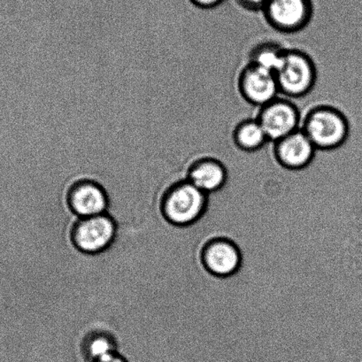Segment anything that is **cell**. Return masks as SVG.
Wrapping results in <instances>:
<instances>
[{
	"instance_id": "cell-12",
	"label": "cell",
	"mask_w": 362,
	"mask_h": 362,
	"mask_svg": "<svg viewBox=\"0 0 362 362\" xmlns=\"http://www.w3.org/2000/svg\"><path fill=\"white\" fill-rule=\"evenodd\" d=\"M233 141L241 151L254 153L269 142L264 129L257 119H247L239 122L233 132Z\"/></svg>"
},
{
	"instance_id": "cell-11",
	"label": "cell",
	"mask_w": 362,
	"mask_h": 362,
	"mask_svg": "<svg viewBox=\"0 0 362 362\" xmlns=\"http://www.w3.org/2000/svg\"><path fill=\"white\" fill-rule=\"evenodd\" d=\"M228 168L221 160L204 157L189 165L186 179L207 195L221 191L228 182Z\"/></svg>"
},
{
	"instance_id": "cell-9",
	"label": "cell",
	"mask_w": 362,
	"mask_h": 362,
	"mask_svg": "<svg viewBox=\"0 0 362 362\" xmlns=\"http://www.w3.org/2000/svg\"><path fill=\"white\" fill-rule=\"evenodd\" d=\"M202 258L207 272L218 277L234 275L243 261L240 249L228 238L209 241L203 248Z\"/></svg>"
},
{
	"instance_id": "cell-8",
	"label": "cell",
	"mask_w": 362,
	"mask_h": 362,
	"mask_svg": "<svg viewBox=\"0 0 362 362\" xmlns=\"http://www.w3.org/2000/svg\"><path fill=\"white\" fill-rule=\"evenodd\" d=\"M316 148L301 129L274 143V156L281 167L291 171L310 166Z\"/></svg>"
},
{
	"instance_id": "cell-1",
	"label": "cell",
	"mask_w": 362,
	"mask_h": 362,
	"mask_svg": "<svg viewBox=\"0 0 362 362\" xmlns=\"http://www.w3.org/2000/svg\"><path fill=\"white\" fill-rule=\"evenodd\" d=\"M300 129L316 150L332 151L346 142L350 124L339 109L320 105L310 109L301 122Z\"/></svg>"
},
{
	"instance_id": "cell-7",
	"label": "cell",
	"mask_w": 362,
	"mask_h": 362,
	"mask_svg": "<svg viewBox=\"0 0 362 362\" xmlns=\"http://www.w3.org/2000/svg\"><path fill=\"white\" fill-rule=\"evenodd\" d=\"M115 231L114 221L105 214L82 218L74 228V244L87 254H96L111 245Z\"/></svg>"
},
{
	"instance_id": "cell-14",
	"label": "cell",
	"mask_w": 362,
	"mask_h": 362,
	"mask_svg": "<svg viewBox=\"0 0 362 362\" xmlns=\"http://www.w3.org/2000/svg\"><path fill=\"white\" fill-rule=\"evenodd\" d=\"M116 354L112 341L105 335L91 337L86 344V355L91 362H100Z\"/></svg>"
},
{
	"instance_id": "cell-3",
	"label": "cell",
	"mask_w": 362,
	"mask_h": 362,
	"mask_svg": "<svg viewBox=\"0 0 362 362\" xmlns=\"http://www.w3.org/2000/svg\"><path fill=\"white\" fill-rule=\"evenodd\" d=\"M280 93L288 98H301L315 86L317 72L314 61L297 49L286 50L282 64L275 73Z\"/></svg>"
},
{
	"instance_id": "cell-10",
	"label": "cell",
	"mask_w": 362,
	"mask_h": 362,
	"mask_svg": "<svg viewBox=\"0 0 362 362\" xmlns=\"http://www.w3.org/2000/svg\"><path fill=\"white\" fill-rule=\"evenodd\" d=\"M68 202L73 212L82 218L104 214L108 205L104 188L90 179L77 181L70 187Z\"/></svg>"
},
{
	"instance_id": "cell-17",
	"label": "cell",
	"mask_w": 362,
	"mask_h": 362,
	"mask_svg": "<svg viewBox=\"0 0 362 362\" xmlns=\"http://www.w3.org/2000/svg\"><path fill=\"white\" fill-rule=\"evenodd\" d=\"M100 362H127L124 360V358L119 356L118 354L112 355V357L107 358V360H105L103 361Z\"/></svg>"
},
{
	"instance_id": "cell-6",
	"label": "cell",
	"mask_w": 362,
	"mask_h": 362,
	"mask_svg": "<svg viewBox=\"0 0 362 362\" xmlns=\"http://www.w3.org/2000/svg\"><path fill=\"white\" fill-rule=\"evenodd\" d=\"M239 93L259 108L275 100L280 93L275 74L249 62L238 78Z\"/></svg>"
},
{
	"instance_id": "cell-15",
	"label": "cell",
	"mask_w": 362,
	"mask_h": 362,
	"mask_svg": "<svg viewBox=\"0 0 362 362\" xmlns=\"http://www.w3.org/2000/svg\"><path fill=\"white\" fill-rule=\"evenodd\" d=\"M242 8L249 11H263L270 0H235Z\"/></svg>"
},
{
	"instance_id": "cell-2",
	"label": "cell",
	"mask_w": 362,
	"mask_h": 362,
	"mask_svg": "<svg viewBox=\"0 0 362 362\" xmlns=\"http://www.w3.org/2000/svg\"><path fill=\"white\" fill-rule=\"evenodd\" d=\"M209 205L206 194L187 179L171 185L163 197L165 218L175 227H188L194 224L205 214Z\"/></svg>"
},
{
	"instance_id": "cell-5",
	"label": "cell",
	"mask_w": 362,
	"mask_h": 362,
	"mask_svg": "<svg viewBox=\"0 0 362 362\" xmlns=\"http://www.w3.org/2000/svg\"><path fill=\"white\" fill-rule=\"evenodd\" d=\"M262 12L273 29L290 34L305 29L314 10L312 0H270Z\"/></svg>"
},
{
	"instance_id": "cell-4",
	"label": "cell",
	"mask_w": 362,
	"mask_h": 362,
	"mask_svg": "<svg viewBox=\"0 0 362 362\" xmlns=\"http://www.w3.org/2000/svg\"><path fill=\"white\" fill-rule=\"evenodd\" d=\"M256 119L264 129L269 141L273 143L298 131L301 125L300 111L293 102L286 98H277L259 108Z\"/></svg>"
},
{
	"instance_id": "cell-13",
	"label": "cell",
	"mask_w": 362,
	"mask_h": 362,
	"mask_svg": "<svg viewBox=\"0 0 362 362\" xmlns=\"http://www.w3.org/2000/svg\"><path fill=\"white\" fill-rule=\"evenodd\" d=\"M286 49L279 45L267 42L252 49L250 54V63L275 74L282 64Z\"/></svg>"
},
{
	"instance_id": "cell-16",
	"label": "cell",
	"mask_w": 362,
	"mask_h": 362,
	"mask_svg": "<svg viewBox=\"0 0 362 362\" xmlns=\"http://www.w3.org/2000/svg\"><path fill=\"white\" fill-rule=\"evenodd\" d=\"M192 4L197 6V8L202 9H211L216 8L224 1V0H189Z\"/></svg>"
}]
</instances>
